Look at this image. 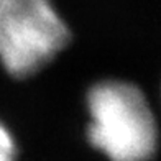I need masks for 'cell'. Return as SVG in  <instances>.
<instances>
[{
  "instance_id": "obj_3",
  "label": "cell",
  "mask_w": 161,
  "mask_h": 161,
  "mask_svg": "<svg viewBox=\"0 0 161 161\" xmlns=\"http://www.w3.org/2000/svg\"><path fill=\"white\" fill-rule=\"evenodd\" d=\"M0 161H17L15 142L3 123H0Z\"/></svg>"
},
{
  "instance_id": "obj_1",
  "label": "cell",
  "mask_w": 161,
  "mask_h": 161,
  "mask_svg": "<svg viewBox=\"0 0 161 161\" xmlns=\"http://www.w3.org/2000/svg\"><path fill=\"white\" fill-rule=\"evenodd\" d=\"M87 136L110 161H150L158 128L148 100L136 86L122 80L96 84L87 96Z\"/></svg>"
},
{
  "instance_id": "obj_2",
  "label": "cell",
  "mask_w": 161,
  "mask_h": 161,
  "mask_svg": "<svg viewBox=\"0 0 161 161\" xmlns=\"http://www.w3.org/2000/svg\"><path fill=\"white\" fill-rule=\"evenodd\" d=\"M69 38L51 0H0V63L13 77L43 69Z\"/></svg>"
}]
</instances>
